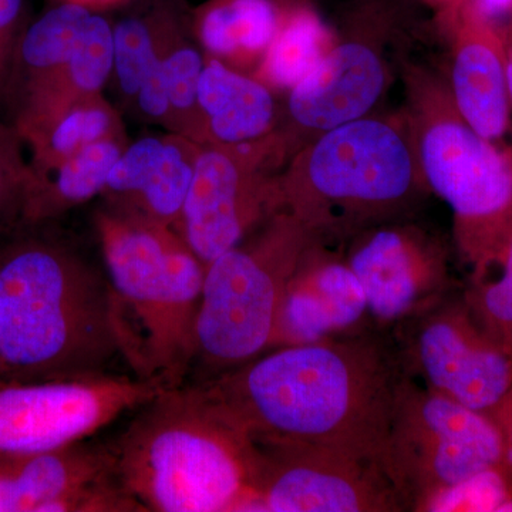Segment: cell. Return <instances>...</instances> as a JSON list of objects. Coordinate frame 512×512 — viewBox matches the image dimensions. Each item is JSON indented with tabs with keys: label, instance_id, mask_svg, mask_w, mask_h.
<instances>
[{
	"label": "cell",
	"instance_id": "4dcf8cb0",
	"mask_svg": "<svg viewBox=\"0 0 512 512\" xmlns=\"http://www.w3.org/2000/svg\"><path fill=\"white\" fill-rule=\"evenodd\" d=\"M503 434L505 461L512 470V392L490 413Z\"/></svg>",
	"mask_w": 512,
	"mask_h": 512
},
{
	"label": "cell",
	"instance_id": "4fadbf2b",
	"mask_svg": "<svg viewBox=\"0 0 512 512\" xmlns=\"http://www.w3.org/2000/svg\"><path fill=\"white\" fill-rule=\"evenodd\" d=\"M170 387L123 375L49 382L0 379V457L55 450L86 440Z\"/></svg>",
	"mask_w": 512,
	"mask_h": 512
},
{
	"label": "cell",
	"instance_id": "d6a6232c",
	"mask_svg": "<svg viewBox=\"0 0 512 512\" xmlns=\"http://www.w3.org/2000/svg\"><path fill=\"white\" fill-rule=\"evenodd\" d=\"M433 8L439 10L441 19H450L457 10L466 3V0H426Z\"/></svg>",
	"mask_w": 512,
	"mask_h": 512
},
{
	"label": "cell",
	"instance_id": "277c9868",
	"mask_svg": "<svg viewBox=\"0 0 512 512\" xmlns=\"http://www.w3.org/2000/svg\"><path fill=\"white\" fill-rule=\"evenodd\" d=\"M430 194L404 116L370 114L326 131L278 175L279 211L335 248L366 229L412 218Z\"/></svg>",
	"mask_w": 512,
	"mask_h": 512
},
{
	"label": "cell",
	"instance_id": "ac0fdd59",
	"mask_svg": "<svg viewBox=\"0 0 512 512\" xmlns=\"http://www.w3.org/2000/svg\"><path fill=\"white\" fill-rule=\"evenodd\" d=\"M200 146L170 131L128 141L111 168L101 198L106 204L177 229Z\"/></svg>",
	"mask_w": 512,
	"mask_h": 512
},
{
	"label": "cell",
	"instance_id": "2e32d148",
	"mask_svg": "<svg viewBox=\"0 0 512 512\" xmlns=\"http://www.w3.org/2000/svg\"><path fill=\"white\" fill-rule=\"evenodd\" d=\"M375 328L365 291L342 248L316 242L286 286L272 349L306 345ZM269 352V350H268Z\"/></svg>",
	"mask_w": 512,
	"mask_h": 512
},
{
	"label": "cell",
	"instance_id": "5b68a950",
	"mask_svg": "<svg viewBox=\"0 0 512 512\" xmlns=\"http://www.w3.org/2000/svg\"><path fill=\"white\" fill-rule=\"evenodd\" d=\"M93 222L116 298L123 360L140 379L184 386L205 265L177 229L136 212L104 202Z\"/></svg>",
	"mask_w": 512,
	"mask_h": 512
},
{
	"label": "cell",
	"instance_id": "e0dca14e",
	"mask_svg": "<svg viewBox=\"0 0 512 512\" xmlns=\"http://www.w3.org/2000/svg\"><path fill=\"white\" fill-rule=\"evenodd\" d=\"M443 23L453 46L448 87L454 104L478 134L497 143L511 120L507 35L470 0Z\"/></svg>",
	"mask_w": 512,
	"mask_h": 512
},
{
	"label": "cell",
	"instance_id": "484cf974",
	"mask_svg": "<svg viewBox=\"0 0 512 512\" xmlns=\"http://www.w3.org/2000/svg\"><path fill=\"white\" fill-rule=\"evenodd\" d=\"M126 133L121 111L99 94L74 103L23 143L29 148V161L39 178L84 148Z\"/></svg>",
	"mask_w": 512,
	"mask_h": 512
},
{
	"label": "cell",
	"instance_id": "8fae6325",
	"mask_svg": "<svg viewBox=\"0 0 512 512\" xmlns=\"http://www.w3.org/2000/svg\"><path fill=\"white\" fill-rule=\"evenodd\" d=\"M251 440L256 511L406 512L382 461L325 444Z\"/></svg>",
	"mask_w": 512,
	"mask_h": 512
},
{
	"label": "cell",
	"instance_id": "6da1fadb",
	"mask_svg": "<svg viewBox=\"0 0 512 512\" xmlns=\"http://www.w3.org/2000/svg\"><path fill=\"white\" fill-rule=\"evenodd\" d=\"M404 375L390 332L369 328L272 349L191 384L249 439L325 444L383 463Z\"/></svg>",
	"mask_w": 512,
	"mask_h": 512
},
{
	"label": "cell",
	"instance_id": "f1b7e54d",
	"mask_svg": "<svg viewBox=\"0 0 512 512\" xmlns=\"http://www.w3.org/2000/svg\"><path fill=\"white\" fill-rule=\"evenodd\" d=\"M25 143L12 123L0 119V234L25 225L37 177Z\"/></svg>",
	"mask_w": 512,
	"mask_h": 512
},
{
	"label": "cell",
	"instance_id": "74e56055",
	"mask_svg": "<svg viewBox=\"0 0 512 512\" xmlns=\"http://www.w3.org/2000/svg\"><path fill=\"white\" fill-rule=\"evenodd\" d=\"M510 35H512V29H511V33H510Z\"/></svg>",
	"mask_w": 512,
	"mask_h": 512
},
{
	"label": "cell",
	"instance_id": "603a6c76",
	"mask_svg": "<svg viewBox=\"0 0 512 512\" xmlns=\"http://www.w3.org/2000/svg\"><path fill=\"white\" fill-rule=\"evenodd\" d=\"M93 13L92 8L62 0L39 18L29 20L16 49L9 113L26 94L62 69Z\"/></svg>",
	"mask_w": 512,
	"mask_h": 512
},
{
	"label": "cell",
	"instance_id": "f546056e",
	"mask_svg": "<svg viewBox=\"0 0 512 512\" xmlns=\"http://www.w3.org/2000/svg\"><path fill=\"white\" fill-rule=\"evenodd\" d=\"M29 20L26 0H0V107L6 110L16 49Z\"/></svg>",
	"mask_w": 512,
	"mask_h": 512
},
{
	"label": "cell",
	"instance_id": "1f68e13d",
	"mask_svg": "<svg viewBox=\"0 0 512 512\" xmlns=\"http://www.w3.org/2000/svg\"><path fill=\"white\" fill-rule=\"evenodd\" d=\"M470 2L481 15L493 22L512 15V0H470Z\"/></svg>",
	"mask_w": 512,
	"mask_h": 512
},
{
	"label": "cell",
	"instance_id": "44dd1931",
	"mask_svg": "<svg viewBox=\"0 0 512 512\" xmlns=\"http://www.w3.org/2000/svg\"><path fill=\"white\" fill-rule=\"evenodd\" d=\"M288 5L291 3L284 0H205L190 9L188 20L205 56L252 74L278 32Z\"/></svg>",
	"mask_w": 512,
	"mask_h": 512
},
{
	"label": "cell",
	"instance_id": "d590c367",
	"mask_svg": "<svg viewBox=\"0 0 512 512\" xmlns=\"http://www.w3.org/2000/svg\"><path fill=\"white\" fill-rule=\"evenodd\" d=\"M507 47H508V55H510L512 59V35H507Z\"/></svg>",
	"mask_w": 512,
	"mask_h": 512
},
{
	"label": "cell",
	"instance_id": "83f0119b",
	"mask_svg": "<svg viewBox=\"0 0 512 512\" xmlns=\"http://www.w3.org/2000/svg\"><path fill=\"white\" fill-rule=\"evenodd\" d=\"M461 295L478 325L512 355V224L490 261L471 271Z\"/></svg>",
	"mask_w": 512,
	"mask_h": 512
},
{
	"label": "cell",
	"instance_id": "9a60e30c",
	"mask_svg": "<svg viewBox=\"0 0 512 512\" xmlns=\"http://www.w3.org/2000/svg\"><path fill=\"white\" fill-rule=\"evenodd\" d=\"M0 512H141L113 474L106 443L0 457Z\"/></svg>",
	"mask_w": 512,
	"mask_h": 512
},
{
	"label": "cell",
	"instance_id": "30bf717a",
	"mask_svg": "<svg viewBox=\"0 0 512 512\" xmlns=\"http://www.w3.org/2000/svg\"><path fill=\"white\" fill-rule=\"evenodd\" d=\"M288 163L275 133L244 144H201L177 231L207 266L279 211Z\"/></svg>",
	"mask_w": 512,
	"mask_h": 512
},
{
	"label": "cell",
	"instance_id": "836d02e7",
	"mask_svg": "<svg viewBox=\"0 0 512 512\" xmlns=\"http://www.w3.org/2000/svg\"><path fill=\"white\" fill-rule=\"evenodd\" d=\"M67 2L80 3V5L87 6V8L100 10L109 8V6L119 5V3H124L126 0H67Z\"/></svg>",
	"mask_w": 512,
	"mask_h": 512
},
{
	"label": "cell",
	"instance_id": "d6986e66",
	"mask_svg": "<svg viewBox=\"0 0 512 512\" xmlns=\"http://www.w3.org/2000/svg\"><path fill=\"white\" fill-rule=\"evenodd\" d=\"M198 116V143H252L278 127L281 96L252 74L207 57L198 86Z\"/></svg>",
	"mask_w": 512,
	"mask_h": 512
},
{
	"label": "cell",
	"instance_id": "cb8c5ba5",
	"mask_svg": "<svg viewBox=\"0 0 512 512\" xmlns=\"http://www.w3.org/2000/svg\"><path fill=\"white\" fill-rule=\"evenodd\" d=\"M128 141L127 133L106 138L37 178L25 225L50 224L66 212L101 197L111 168Z\"/></svg>",
	"mask_w": 512,
	"mask_h": 512
},
{
	"label": "cell",
	"instance_id": "e575fe53",
	"mask_svg": "<svg viewBox=\"0 0 512 512\" xmlns=\"http://www.w3.org/2000/svg\"><path fill=\"white\" fill-rule=\"evenodd\" d=\"M507 79H508V94H510V104L512 110V59L508 55V67H507Z\"/></svg>",
	"mask_w": 512,
	"mask_h": 512
},
{
	"label": "cell",
	"instance_id": "3957f363",
	"mask_svg": "<svg viewBox=\"0 0 512 512\" xmlns=\"http://www.w3.org/2000/svg\"><path fill=\"white\" fill-rule=\"evenodd\" d=\"M106 446L141 512L256 511L254 444L194 384L157 394Z\"/></svg>",
	"mask_w": 512,
	"mask_h": 512
},
{
	"label": "cell",
	"instance_id": "ba28073f",
	"mask_svg": "<svg viewBox=\"0 0 512 512\" xmlns=\"http://www.w3.org/2000/svg\"><path fill=\"white\" fill-rule=\"evenodd\" d=\"M402 10L393 0H355L318 66L281 97L274 133L291 160L326 131L370 116L392 83Z\"/></svg>",
	"mask_w": 512,
	"mask_h": 512
},
{
	"label": "cell",
	"instance_id": "ffe728a7",
	"mask_svg": "<svg viewBox=\"0 0 512 512\" xmlns=\"http://www.w3.org/2000/svg\"><path fill=\"white\" fill-rule=\"evenodd\" d=\"M113 66V22L94 10L73 55L55 76L13 107L10 123L25 140L74 103L104 94Z\"/></svg>",
	"mask_w": 512,
	"mask_h": 512
},
{
	"label": "cell",
	"instance_id": "4316f807",
	"mask_svg": "<svg viewBox=\"0 0 512 512\" xmlns=\"http://www.w3.org/2000/svg\"><path fill=\"white\" fill-rule=\"evenodd\" d=\"M205 62L207 56L192 36L187 15L165 45L158 66L170 101L171 124L168 131L191 138L195 143L200 137L198 86Z\"/></svg>",
	"mask_w": 512,
	"mask_h": 512
},
{
	"label": "cell",
	"instance_id": "8992f818",
	"mask_svg": "<svg viewBox=\"0 0 512 512\" xmlns=\"http://www.w3.org/2000/svg\"><path fill=\"white\" fill-rule=\"evenodd\" d=\"M404 119L431 194L454 214V237L471 269L484 265L512 224V150L478 134L454 104L448 82L402 59Z\"/></svg>",
	"mask_w": 512,
	"mask_h": 512
},
{
	"label": "cell",
	"instance_id": "7c38bea8",
	"mask_svg": "<svg viewBox=\"0 0 512 512\" xmlns=\"http://www.w3.org/2000/svg\"><path fill=\"white\" fill-rule=\"evenodd\" d=\"M407 375L490 414L512 392V355L478 325L461 293L390 330Z\"/></svg>",
	"mask_w": 512,
	"mask_h": 512
},
{
	"label": "cell",
	"instance_id": "52a82bcc",
	"mask_svg": "<svg viewBox=\"0 0 512 512\" xmlns=\"http://www.w3.org/2000/svg\"><path fill=\"white\" fill-rule=\"evenodd\" d=\"M316 242L302 222L278 211L205 266L195 320L194 383L271 350L286 286Z\"/></svg>",
	"mask_w": 512,
	"mask_h": 512
},
{
	"label": "cell",
	"instance_id": "7a4b0ae2",
	"mask_svg": "<svg viewBox=\"0 0 512 512\" xmlns=\"http://www.w3.org/2000/svg\"><path fill=\"white\" fill-rule=\"evenodd\" d=\"M47 225L0 234V379L109 375L123 359L109 278Z\"/></svg>",
	"mask_w": 512,
	"mask_h": 512
},
{
	"label": "cell",
	"instance_id": "9c48e42d",
	"mask_svg": "<svg viewBox=\"0 0 512 512\" xmlns=\"http://www.w3.org/2000/svg\"><path fill=\"white\" fill-rule=\"evenodd\" d=\"M505 463L503 434L490 414L454 402L404 375L383 466L406 511L424 512L436 495Z\"/></svg>",
	"mask_w": 512,
	"mask_h": 512
},
{
	"label": "cell",
	"instance_id": "8d00e7d4",
	"mask_svg": "<svg viewBox=\"0 0 512 512\" xmlns=\"http://www.w3.org/2000/svg\"><path fill=\"white\" fill-rule=\"evenodd\" d=\"M284 2H288V3H302V2L312 3V0H284Z\"/></svg>",
	"mask_w": 512,
	"mask_h": 512
},
{
	"label": "cell",
	"instance_id": "5bb4252c",
	"mask_svg": "<svg viewBox=\"0 0 512 512\" xmlns=\"http://www.w3.org/2000/svg\"><path fill=\"white\" fill-rule=\"evenodd\" d=\"M342 251L365 291L373 326L384 332L456 292L446 244L410 218L366 229Z\"/></svg>",
	"mask_w": 512,
	"mask_h": 512
},
{
	"label": "cell",
	"instance_id": "7402d4cb",
	"mask_svg": "<svg viewBox=\"0 0 512 512\" xmlns=\"http://www.w3.org/2000/svg\"><path fill=\"white\" fill-rule=\"evenodd\" d=\"M181 0H137L113 22L114 66L111 86L130 111L144 80L156 69L174 30L187 18Z\"/></svg>",
	"mask_w": 512,
	"mask_h": 512
},
{
	"label": "cell",
	"instance_id": "d4e9b609",
	"mask_svg": "<svg viewBox=\"0 0 512 512\" xmlns=\"http://www.w3.org/2000/svg\"><path fill=\"white\" fill-rule=\"evenodd\" d=\"M335 37L312 3H291L252 76L278 96H285L318 66Z\"/></svg>",
	"mask_w": 512,
	"mask_h": 512
}]
</instances>
